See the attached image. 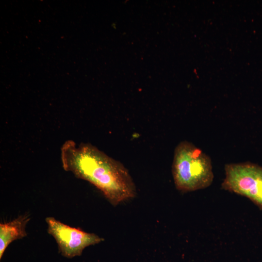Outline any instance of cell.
I'll return each instance as SVG.
<instances>
[{
  "label": "cell",
  "instance_id": "6da1fadb",
  "mask_svg": "<svg viewBox=\"0 0 262 262\" xmlns=\"http://www.w3.org/2000/svg\"><path fill=\"white\" fill-rule=\"evenodd\" d=\"M61 149L64 169L94 185L113 205L135 196V186L128 170L96 147L68 140Z\"/></svg>",
  "mask_w": 262,
  "mask_h": 262
},
{
  "label": "cell",
  "instance_id": "7a4b0ae2",
  "mask_svg": "<svg viewBox=\"0 0 262 262\" xmlns=\"http://www.w3.org/2000/svg\"><path fill=\"white\" fill-rule=\"evenodd\" d=\"M172 171L176 188L182 192L206 188L214 178L210 157L186 141L180 142L175 149Z\"/></svg>",
  "mask_w": 262,
  "mask_h": 262
},
{
  "label": "cell",
  "instance_id": "3957f363",
  "mask_svg": "<svg viewBox=\"0 0 262 262\" xmlns=\"http://www.w3.org/2000/svg\"><path fill=\"white\" fill-rule=\"evenodd\" d=\"M222 188L250 199L262 211V167L250 163L228 164Z\"/></svg>",
  "mask_w": 262,
  "mask_h": 262
},
{
  "label": "cell",
  "instance_id": "277c9868",
  "mask_svg": "<svg viewBox=\"0 0 262 262\" xmlns=\"http://www.w3.org/2000/svg\"><path fill=\"white\" fill-rule=\"evenodd\" d=\"M48 232L55 239L59 251L66 257L80 256L86 247L97 244L103 239L93 233L70 227L53 217L45 219Z\"/></svg>",
  "mask_w": 262,
  "mask_h": 262
},
{
  "label": "cell",
  "instance_id": "5b68a950",
  "mask_svg": "<svg viewBox=\"0 0 262 262\" xmlns=\"http://www.w3.org/2000/svg\"><path fill=\"white\" fill-rule=\"evenodd\" d=\"M30 219V215L26 213L11 221L0 224V259L5 249L12 242L27 236L26 227Z\"/></svg>",
  "mask_w": 262,
  "mask_h": 262
}]
</instances>
